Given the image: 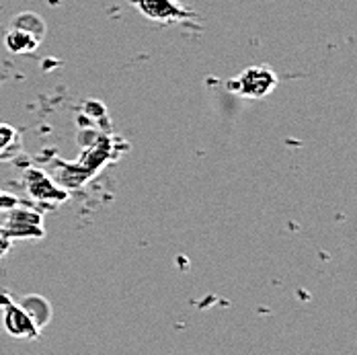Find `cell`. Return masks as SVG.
Wrapping results in <instances>:
<instances>
[{"mask_svg": "<svg viewBox=\"0 0 357 355\" xmlns=\"http://www.w3.org/2000/svg\"><path fill=\"white\" fill-rule=\"evenodd\" d=\"M19 302H21L23 308L31 315V319L36 320V324L39 328H43V326L50 322V319H52V306H50V302H47L45 298L31 294V296L21 298Z\"/></svg>", "mask_w": 357, "mask_h": 355, "instance_id": "ba28073f", "label": "cell"}, {"mask_svg": "<svg viewBox=\"0 0 357 355\" xmlns=\"http://www.w3.org/2000/svg\"><path fill=\"white\" fill-rule=\"evenodd\" d=\"M23 185H25L27 195L36 204H41V206L56 208V206H60V204H64L68 199V191L64 187H60L45 171H41L37 167L25 169V173H23Z\"/></svg>", "mask_w": 357, "mask_h": 355, "instance_id": "277c9868", "label": "cell"}, {"mask_svg": "<svg viewBox=\"0 0 357 355\" xmlns=\"http://www.w3.org/2000/svg\"><path fill=\"white\" fill-rule=\"evenodd\" d=\"M10 25H19V27H25V29H29V31H33L39 37L45 36V23H43V19L41 17H37L33 13H21V15H17L15 19H13V23Z\"/></svg>", "mask_w": 357, "mask_h": 355, "instance_id": "30bf717a", "label": "cell"}, {"mask_svg": "<svg viewBox=\"0 0 357 355\" xmlns=\"http://www.w3.org/2000/svg\"><path fill=\"white\" fill-rule=\"evenodd\" d=\"M21 146V138L17 128L10 123H0V160H6L10 154H15Z\"/></svg>", "mask_w": 357, "mask_h": 355, "instance_id": "9c48e42d", "label": "cell"}, {"mask_svg": "<svg viewBox=\"0 0 357 355\" xmlns=\"http://www.w3.org/2000/svg\"><path fill=\"white\" fill-rule=\"evenodd\" d=\"M113 156V142L111 138H101L97 144H93L89 150L82 152V156L74 163L66 165L62 163L58 167V179L60 183H64L66 187H80L82 183H86L97 171H101Z\"/></svg>", "mask_w": 357, "mask_h": 355, "instance_id": "6da1fadb", "label": "cell"}, {"mask_svg": "<svg viewBox=\"0 0 357 355\" xmlns=\"http://www.w3.org/2000/svg\"><path fill=\"white\" fill-rule=\"evenodd\" d=\"M0 308H2V326L10 337L17 339H37L41 328L31 319V315L23 308L21 302L13 300L10 294L0 292Z\"/></svg>", "mask_w": 357, "mask_h": 355, "instance_id": "5b68a950", "label": "cell"}, {"mask_svg": "<svg viewBox=\"0 0 357 355\" xmlns=\"http://www.w3.org/2000/svg\"><path fill=\"white\" fill-rule=\"evenodd\" d=\"M232 93L245 99H265L278 86V74L269 66H250L228 82Z\"/></svg>", "mask_w": 357, "mask_h": 355, "instance_id": "3957f363", "label": "cell"}, {"mask_svg": "<svg viewBox=\"0 0 357 355\" xmlns=\"http://www.w3.org/2000/svg\"><path fill=\"white\" fill-rule=\"evenodd\" d=\"M10 247H13V241H10V236L0 228V259L10 250Z\"/></svg>", "mask_w": 357, "mask_h": 355, "instance_id": "7c38bea8", "label": "cell"}, {"mask_svg": "<svg viewBox=\"0 0 357 355\" xmlns=\"http://www.w3.org/2000/svg\"><path fill=\"white\" fill-rule=\"evenodd\" d=\"M41 39L33 31L25 29V27H19V25H10V29L6 31L4 36V47L10 52V54H17V56H25V54H33L37 47L41 45Z\"/></svg>", "mask_w": 357, "mask_h": 355, "instance_id": "52a82bcc", "label": "cell"}, {"mask_svg": "<svg viewBox=\"0 0 357 355\" xmlns=\"http://www.w3.org/2000/svg\"><path fill=\"white\" fill-rule=\"evenodd\" d=\"M146 19L156 23H178L195 17V10L178 0H132Z\"/></svg>", "mask_w": 357, "mask_h": 355, "instance_id": "8992f818", "label": "cell"}, {"mask_svg": "<svg viewBox=\"0 0 357 355\" xmlns=\"http://www.w3.org/2000/svg\"><path fill=\"white\" fill-rule=\"evenodd\" d=\"M19 204H21V199H17L15 195H8V193L0 191V210H8V208L19 206Z\"/></svg>", "mask_w": 357, "mask_h": 355, "instance_id": "8fae6325", "label": "cell"}, {"mask_svg": "<svg viewBox=\"0 0 357 355\" xmlns=\"http://www.w3.org/2000/svg\"><path fill=\"white\" fill-rule=\"evenodd\" d=\"M10 241L23 239V241H39L45 236V228H43V216L37 210L25 208L23 204L13 206L6 210L4 222L0 226Z\"/></svg>", "mask_w": 357, "mask_h": 355, "instance_id": "7a4b0ae2", "label": "cell"}]
</instances>
